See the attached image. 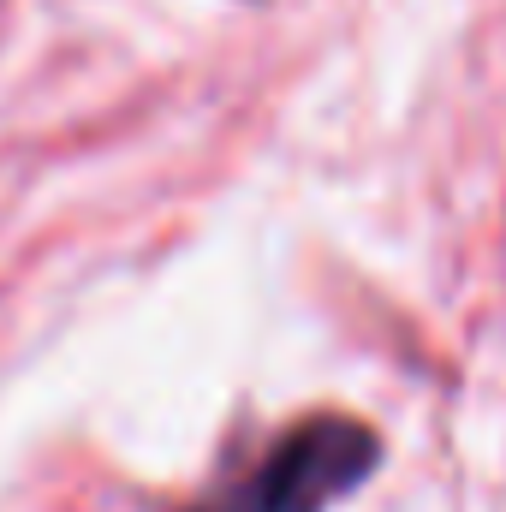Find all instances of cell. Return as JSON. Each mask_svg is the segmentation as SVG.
Listing matches in <instances>:
<instances>
[{
    "label": "cell",
    "mask_w": 506,
    "mask_h": 512,
    "mask_svg": "<svg viewBox=\"0 0 506 512\" xmlns=\"http://www.w3.org/2000/svg\"><path fill=\"white\" fill-rule=\"evenodd\" d=\"M370 465H376V435L358 417L322 411L268 441V453L245 477H233L191 512H322L334 495L364 483Z\"/></svg>",
    "instance_id": "cell-1"
}]
</instances>
